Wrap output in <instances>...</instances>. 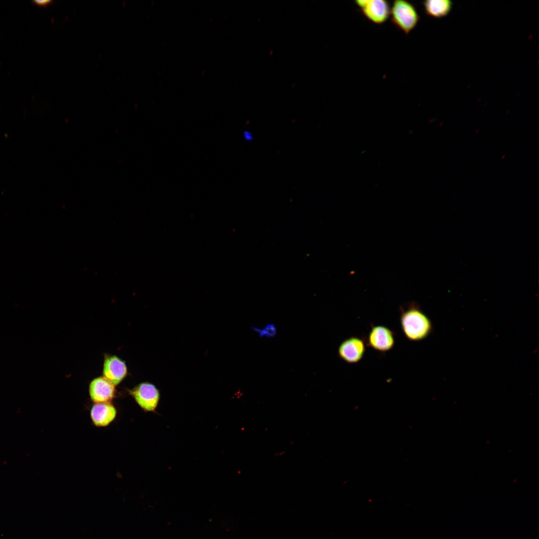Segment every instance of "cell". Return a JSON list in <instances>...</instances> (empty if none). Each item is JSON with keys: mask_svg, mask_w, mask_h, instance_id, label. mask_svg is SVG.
Returning <instances> with one entry per match:
<instances>
[{"mask_svg": "<svg viewBox=\"0 0 539 539\" xmlns=\"http://www.w3.org/2000/svg\"><path fill=\"white\" fill-rule=\"evenodd\" d=\"M244 137L246 140H249L253 139L252 134L249 131H246L244 133Z\"/></svg>", "mask_w": 539, "mask_h": 539, "instance_id": "cell-13", "label": "cell"}, {"mask_svg": "<svg viewBox=\"0 0 539 539\" xmlns=\"http://www.w3.org/2000/svg\"><path fill=\"white\" fill-rule=\"evenodd\" d=\"M127 374L125 361L116 355H105L103 367L104 378L115 386L120 383Z\"/></svg>", "mask_w": 539, "mask_h": 539, "instance_id": "cell-7", "label": "cell"}, {"mask_svg": "<svg viewBox=\"0 0 539 539\" xmlns=\"http://www.w3.org/2000/svg\"><path fill=\"white\" fill-rule=\"evenodd\" d=\"M367 343L378 351H389L394 345L395 334L383 325L373 326L368 334Z\"/></svg>", "mask_w": 539, "mask_h": 539, "instance_id": "cell-5", "label": "cell"}, {"mask_svg": "<svg viewBox=\"0 0 539 539\" xmlns=\"http://www.w3.org/2000/svg\"><path fill=\"white\" fill-rule=\"evenodd\" d=\"M33 2L37 5L39 6H45L48 4L52 2L51 0H34Z\"/></svg>", "mask_w": 539, "mask_h": 539, "instance_id": "cell-12", "label": "cell"}, {"mask_svg": "<svg viewBox=\"0 0 539 539\" xmlns=\"http://www.w3.org/2000/svg\"><path fill=\"white\" fill-rule=\"evenodd\" d=\"M117 411L111 403H94L90 411L93 425L98 428L109 426L115 419Z\"/></svg>", "mask_w": 539, "mask_h": 539, "instance_id": "cell-9", "label": "cell"}, {"mask_svg": "<svg viewBox=\"0 0 539 539\" xmlns=\"http://www.w3.org/2000/svg\"><path fill=\"white\" fill-rule=\"evenodd\" d=\"M275 333V328L274 326L272 325H268L265 329L261 330V335H267V336H272Z\"/></svg>", "mask_w": 539, "mask_h": 539, "instance_id": "cell-11", "label": "cell"}, {"mask_svg": "<svg viewBox=\"0 0 539 539\" xmlns=\"http://www.w3.org/2000/svg\"><path fill=\"white\" fill-rule=\"evenodd\" d=\"M356 5L367 19L374 24L384 23L390 17V5L385 0H357Z\"/></svg>", "mask_w": 539, "mask_h": 539, "instance_id": "cell-4", "label": "cell"}, {"mask_svg": "<svg viewBox=\"0 0 539 539\" xmlns=\"http://www.w3.org/2000/svg\"><path fill=\"white\" fill-rule=\"evenodd\" d=\"M400 323L404 335L411 341L425 339L432 329L431 320L415 303L402 309Z\"/></svg>", "mask_w": 539, "mask_h": 539, "instance_id": "cell-1", "label": "cell"}, {"mask_svg": "<svg viewBox=\"0 0 539 539\" xmlns=\"http://www.w3.org/2000/svg\"><path fill=\"white\" fill-rule=\"evenodd\" d=\"M282 451H280L279 453L277 452L276 454H275V456H276V457L278 456L279 457V456H281L284 455V453H285V451H283V452H282Z\"/></svg>", "mask_w": 539, "mask_h": 539, "instance_id": "cell-14", "label": "cell"}, {"mask_svg": "<svg viewBox=\"0 0 539 539\" xmlns=\"http://www.w3.org/2000/svg\"><path fill=\"white\" fill-rule=\"evenodd\" d=\"M365 351V343L363 339L352 336L340 345L338 354L341 358L348 363H355L363 357Z\"/></svg>", "mask_w": 539, "mask_h": 539, "instance_id": "cell-8", "label": "cell"}, {"mask_svg": "<svg viewBox=\"0 0 539 539\" xmlns=\"http://www.w3.org/2000/svg\"><path fill=\"white\" fill-rule=\"evenodd\" d=\"M115 387L104 377L93 379L89 386V394L94 403H111L115 395Z\"/></svg>", "mask_w": 539, "mask_h": 539, "instance_id": "cell-6", "label": "cell"}, {"mask_svg": "<svg viewBox=\"0 0 539 539\" xmlns=\"http://www.w3.org/2000/svg\"><path fill=\"white\" fill-rule=\"evenodd\" d=\"M422 5L427 15L440 18L449 14L453 2L450 0H426L422 2Z\"/></svg>", "mask_w": 539, "mask_h": 539, "instance_id": "cell-10", "label": "cell"}, {"mask_svg": "<svg viewBox=\"0 0 539 539\" xmlns=\"http://www.w3.org/2000/svg\"><path fill=\"white\" fill-rule=\"evenodd\" d=\"M128 392L143 411L156 413L161 394L160 390L154 384L149 382H141L128 390Z\"/></svg>", "mask_w": 539, "mask_h": 539, "instance_id": "cell-3", "label": "cell"}, {"mask_svg": "<svg viewBox=\"0 0 539 539\" xmlns=\"http://www.w3.org/2000/svg\"><path fill=\"white\" fill-rule=\"evenodd\" d=\"M390 17L392 23L406 35L417 25L420 16L415 6L405 0H395L390 6Z\"/></svg>", "mask_w": 539, "mask_h": 539, "instance_id": "cell-2", "label": "cell"}]
</instances>
